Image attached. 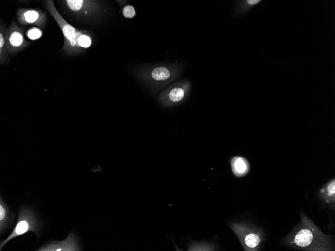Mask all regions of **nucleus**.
<instances>
[{
    "instance_id": "1",
    "label": "nucleus",
    "mask_w": 335,
    "mask_h": 251,
    "mask_svg": "<svg viewBox=\"0 0 335 251\" xmlns=\"http://www.w3.org/2000/svg\"><path fill=\"white\" fill-rule=\"evenodd\" d=\"M285 242L293 248L307 251H331L334 247L330 236L324 234L303 214H301V223Z\"/></svg>"
},
{
    "instance_id": "2",
    "label": "nucleus",
    "mask_w": 335,
    "mask_h": 251,
    "mask_svg": "<svg viewBox=\"0 0 335 251\" xmlns=\"http://www.w3.org/2000/svg\"><path fill=\"white\" fill-rule=\"evenodd\" d=\"M43 4L45 9L52 16L63 34L64 44L61 51L67 55L72 54L76 48H80L79 40L81 36L84 33L78 31L61 16L52 0L44 1Z\"/></svg>"
},
{
    "instance_id": "3",
    "label": "nucleus",
    "mask_w": 335,
    "mask_h": 251,
    "mask_svg": "<svg viewBox=\"0 0 335 251\" xmlns=\"http://www.w3.org/2000/svg\"><path fill=\"white\" fill-rule=\"evenodd\" d=\"M41 224L36 213L27 206L22 207L19 213L18 220L12 232L4 241L0 243V250L12 239L20 237L28 232H34L39 237Z\"/></svg>"
},
{
    "instance_id": "4",
    "label": "nucleus",
    "mask_w": 335,
    "mask_h": 251,
    "mask_svg": "<svg viewBox=\"0 0 335 251\" xmlns=\"http://www.w3.org/2000/svg\"><path fill=\"white\" fill-rule=\"evenodd\" d=\"M231 227L237 235L243 248L246 251L257 250L264 240L263 234L260 230L240 224H232Z\"/></svg>"
},
{
    "instance_id": "5",
    "label": "nucleus",
    "mask_w": 335,
    "mask_h": 251,
    "mask_svg": "<svg viewBox=\"0 0 335 251\" xmlns=\"http://www.w3.org/2000/svg\"><path fill=\"white\" fill-rule=\"evenodd\" d=\"M25 28L20 27L12 21L6 31V39L8 54L14 55L28 47L30 42L25 40L24 32Z\"/></svg>"
},
{
    "instance_id": "6",
    "label": "nucleus",
    "mask_w": 335,
    "mask_h": 251,
    "mask_svg": "<svg viewBox=\"0 0 335 251\" xmlns=\"http://www.w3.org/2000/svg\"><path fill=\"white\" fill-rule=\"evenodd\" d=\"M17 18L21 26H34L44 28L47 24L48 17L46 13L40 10L20 8L17 12Z\"/></svg>"
},
{
    "instance_id": "7",
    "label": "nucleus",
    "mask_w": 335,
    "mask_h": 251,
    "mask_svg": "<svg viewBox=\"0 0 335 251\" xmlns=\"http://www.w3.org/2000/svg\"><path fill=\"white\" fill-rule=\"evenodd\" d=\"M37 251H82L79 245L78 238L76 235L72 232L67 238L62 241H52L46 244Z\"/></svg>"
},
{
    "instance_id": "8",
    "label": "nucleus",
    "mask_w": 335,
    "mask_h": 251,
    "mask_svg": "<svg viewBox=\"0 0 335 251\" xmlns=\"http://www.w3.org/2000/svg\"><path fill=\"white\" fill-rule=\"evenodd\" d=\"M14 215L11 212L6 204L0 197V233H2L7 229L12 223Z\"/></svg>"
},
{
    "instance_id": "9",
    "label": "nucleus",
    "mask_w": 335,
    "mask_h": 251,
    "mask_svg": "<svg viewBox=\"0 0 335 251\" xmlns=\"http://www.w3.org/2000/svg\"><path fill=\"white\" fill-rule=\"evenodd\" d=\"M7 28L2 23H0V63L6 64L9 60L7 42L6 39V31Z\"/></svg>"
},
{
    "instance_id": "10",
    "label": "nucleus",
    "mask_w": 335,
    "mask_h": 251,
    "mask_svg": "<svg viewBox=\"0 0 335 251\" xmlns=\"http://www.w3.org/2000/svg\"><path fill=\"white\" fill-rule=\"evenodd\" d=\"M232 168L234 174L238 177L246 175L249 171V164L243 157H236L232 160Z\"/></svg>"
},
{
    "instance_id": "11",
    "label": "nucleus",
    "mask_w": 335,
    "mask_h": 251,
    "mask_svg": "<svg viewBox=\"0 0 335 251\" xmlns=\"http://www.w3.org/2000/svg\"><path fill=\"white\" fill-rule=\"evenodd\" d=\"M321 195L324 200L328 204L335 203V179L329 182L320 191Z\"/></svg>"
},
{
    "instance_id": "12",
    "label": "nucleus",
    "mask_w": 335,
    "mask_h": 251,
    "mask_svg": "<svg viewBox=\"0 0 335 251\" xmlns=\"http://www.w3.org/2000/svg\"><path fill=\"white\" fill-rule=\"evenodd\" d=\"M151 75L156 80H165L170 78V72L167 68L161 67L155 69L152 72Z\"/></svg>"
},
{
    "instance_id": "13",
    "label": "nucleus",
    "mask_w": 335,
    "mask_h": 251,
    "mask_svg": "<svg viewBox=\"0 0 335 251\" xmlns=\"http://www.w3.org/2000/svg\"><path fill=\"white\" fill-rule=\"evenodd\" d=\"M43 32L38 27H33L28 29L26 32L27 37L30 40H35L41 38Z\"/></svg>"
},
{
    "instance_id": "14",
    "label": "nucleus",
    "mask_w": 335,
    "mask_h": 251,
    "mask_svg": "<svg viewBox=\"0 0 335 251\" xmlns=\"http://www.w3.org/2000/svg\"><path fill=\"white\" fill-rule=\"evenodd\" d=\"M184 96V91L181 88H175L169 94L170 99L173 102H178L182 99Z\"/></svg>"
},
{
    "instance_id": "15",
    "label": "nucleus",
    "mask_w": 335,
    "mask_h": 251,
    "mask_svg": "<svg viewBox=\"0 0 335 251\" xmlns=\"http://www.w3.org/2000/svg\"><path fill=\"white\" fill-rule=\"evenodd\" d=\"M92 41L89 36L87 34H84L79 38V44L80 47L83 48H87L91 46Z\"/></svg>"
},
{
    "instance_id": "16",
    "label": "nucleus",
    "mask_w": 335,
    "mask_h": 251,
    "mask_svg": "<svg viewBox=\"0 0 335 251\" xmlns=\"http://www.w3.org/2000/svg\"><path fill=\"white\" fill-rule=\"evenodd\" d=\"M123 14L127 18H132L135 15L134 8L130 5L126 6L123 9Z\"/></svg>"
}]
</instances>
